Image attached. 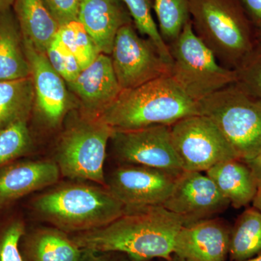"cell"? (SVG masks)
<instances>
[{"mask_svg": "<svg viewBox=\"0 0 261 261\" xmlns=\"http://www.w3.org/2000/svg\"><path fill=\"white\" fill-rule=\"evenodd\" d=\"M190 15L197 37L226 68L236 70L255 49L251 29L235 0H193Z\"/></svg>", "mask_w": 261, "mask_h": 261, "instance_id": "4", "label": "cell"}, {"mask_svg": "<svg viewBox=\"0 0 261 261\" xmlns=\"http://www.w3.org/2000/svg\"><path fill=\"white\" fill-rule=\"evenodd\" d=\"M29 208L37 219L69 234L103 227L126 211L107 187L78 180L45 189L30 200Z\"/></svg>", "mask_w": 261, "mask_h": 261, "instance_id": "2", "label": "cell"}, {"mask_svg": "<svg viewBox=\"0 0 261 261\" xmlns=\"http://www.w3.org/2000/svg\"><path fill=\"white\" fill-rule=\"evenodd\" d=\"M163 261H185V260H183V259L181 258V257H179L177 256V255H172V257H171V258L167 259V260H163Z\"/></svg>", "mask_w": 261, "mask_h": 261, "instance_id": "37", "label": "cell"}, {"mask_svg": "<svg viewBox=\"0 0 261 261\" xmlns=\"http://www.w3.org/2000/svg\"><path fill=\"white\" fill-rule=\"evenodd\" d=\"M113 130L97 118L84 116L68 126L53 159L61 176L106 187L104 166Z\"/></svg>", "mask_w": 261, "mask_h": 261, "instance_id": "7", "label": "cell"}, {"mask_svg": "<svg viewBox=\"0 0 261 261\" xmlns=\"http://www.w3.org/2000/svg\"><path fill=\"white\" fill-rule=\"evenodd\" d=\"M61 176L54 160L20 159L0 168V211L56 185Z\"/></svg>", "mask_w": 261, "mask_h": 261, "instance_id": "14", "label": "cell"}, {"mask_svg": "<svg viewBox=\"0 0 261 261\" xmlns=\"http://www.w3.org/2000/svg\"><path fill=\"white\" fill-rule=\"evenodd\" d=\"M57 35L74 56L82 70L89 66L100 53L78 19L61 25Z\"/></svg>", "mask_w": 261, "mask_h": 261, "instance_id": "27", "label": "cell"}, {"mask_svg": "<svg viewBox=\"0 0 261 261\" xmlns=\"http://www.w3.org/2000/svg\"><path fill=\"white\" fill-rule=\"evenodd\" d=\"M44 1L60 27L78 19L81 0H44Z\"/></svg>", "mask_w": 261, "mask_h": 261, "instance_id": "31", "label": "cell"}, {"mask_svg": "<svg viewBox=\"0 0 261 261\" xmlns=\"http://www.w3.org/2000/svg\"><path fill=\"white\" fill-rule=\"evenodd\" d=\"M261 254V212L255 208L244 211L231 228L230 261L252 258Z\"/></svg>", "mask_w": 261, "mask_h": 261, "instance_id": "23", "label": "cell"}, {"mask_svg": "<svg viewBox=\"0 0 261 261\" xmlns=\"http://www.w3.org/2000/svg\"><path fill=\"white\" fill-rule=\"evenodd\" d=\"M170 128L173 145L185 171L205 172L218 163L239 159L221 130L207 117H187Z\"/></svg>", "mask_w": 261, "mask_h": 261, "instance_id": "8", "label": "cell"}, {"mask_svg": "<svg viewBox=\"0 0 261 261\" xmlns=\"http://www.w3.org/2000/svg\"><path fill=\"white\" fill-rule=\"evenodd\" d=\"M126 7L130 18L133 19L135 28L141 35L149 39L160 56L170 66H172V57L169 47L163 41L160 33L159 25L152 15L153 2L152 0H121Z\"/></svg>", "mask_w": 261, "mask_h": 261, "instance_id": "25", "label": "cell"}, {"mask_svg": "<svg viewBox=\"0 0 261 261\" xmlns=\"http://www.w3.org/2000/svg\"><path fill=\"white\" fill-rule=\"evenodd\" d=\"M49 63L67 83L73 82L82 71L78 61L57 35L46 51Z\"/></svg>", "mask_w": 261, "mask_h": 261, "instance_id": "29", "label": "cell"}, {"mask_svg": "<svg viewBox=\"0 0 261 261\" xmlns=\"http://www.w3.org/2000/svg\"><path fill=\"white\" fill-rule=\"evenodd\" d=\"M29 76L23 35L14 12L8 8L0 12V82Z\"/></svg>", "mask_w": 261, "mask_h": 261, "instance_id": "20", "label": "cell"}, {"mask_svg": "<svg viewBox=\"0 0 261 261\" xmlns=\"http://www.w3.org/2000/svg\"><path fill=\"white\" fill-rule=\"evenodd\" d=\"M172 57L171 75L195 102L236 83V70L219 63L194 31L191 20L169 46Z\"/></svg>", "mask_w": 261, "mask_h": 261, "instance_id": "6", "label": "cell"}, {"mask_svg": "<svg viewBox=\"0 0 261 261\" xmlns=\"http://www.w3.org/2000/svg\"><path fill=\"white\" fill-rule=\"evenodd\" d=\"M194 115H200L198 104L167 75L136 88L121 90L97 118L114 130H126L171 126Z\"/></svg>", "mask_w": 261, "mask_h": 261, "instance_id": "3", "label": "cell"}, {"mask_svg": "<svg viewBox=\"0 0 261 261\" xmlns=\"http://www.w3.org/2000/svg\"><path fill=\"white\" fill-rule=\"evenodd\" d=\"M252 205H253L254 208L257 209L261 212V179L259 180L256 195L252 200Z\"/></svg>", "mask_w": 261, "mask_h": 261, "instance_id": "35", "label": "cell"}, {"mask_svg": "<svg viewBox=\"0 0 261 261\" xmlns=\"http://www.w3.org/2000/svg\"><path fill=\"white\" fill-rule=\"evenodd\" d=\"M68 84L80 98L83 106V116L91 118H97L122 90L113 70L111 56L103 53H99L75 80Z\"/></svg>", "mask_w": 261, "mask_h": 261, "instance_id": "16", "label": "cell"}, {"mask_svg": "<svg viewBox=\"0 0 261 261\" xmlns=\"http://www.w3.org/2000/svg\"><path fill=\"white\" fill-rule=\"evenodd\" d=\"M205 173L235 208L248 205L256 195L259 181L250 166L242 160L218 163Z\"/></svg>", "mask_w": 261, "mask_h": 261, "instance_id": "19", "label": "cell"}, {"mask_svg": "<svg viewBox=\"0 0 261 261\" xmlns=\"http://www.w3.org/2000/svg\"><path fill=\"white\" fill-rule=\"evenodd\" d=\"M29 121L16 122L0 130V168L20 160L32 150Z\"/></svg>", "mask_w": 261, "mask_h": 261, "instance_id": "28", "label": "cell"}, {"mask_svg": "<svg viewBox=\"0 0 261 261\" xmlns=\"http://www.w3.org/2000/svg\"><path fill=\"white\" fill-rule=\"evenodd\" d=\"M236 71V83L247 93L261 100V47L255 48Z\"/></svg>", "mask_w": 261, "mask_h": 261, "instance_id": "30", "label": "cell"}, {"mask_svg": "<svg viewBox=\"0 0 261 261\" xmlns=\"http://www.w3.org/2000/svg\"><path fill=\"white\" fill-rule=\"evenodd\" d=\"M251 168L252 172L256 176L257 180L261 179V147L255 158L245 162Z\"/></svg>", "mask_w": 261, "mask_h": 261, "instance_id": "34", "label": "cell"}, {"mask_svg": "<svg viewBox=\"0 0 261 261\" xmlns=\"http://www.w3.org/2000/svg\"><path fill=\"white\" fill-rule=\"evenodd\" d=\"M88 252V251H87ZM87 261H153L140 260L133 258L123 252L109 251L102 252H88Z\"/></svg>", "mask_w": 261, "mask_h": 261, "instance_id": "32", "label": "cell"}, {"mask_svg": "<svg viewBox=\"0 0 261 261\" xmlns=\"http://www.w3.org/2000/svg\"><path fill=\"white\" fill-rule=\"evenodd\" d=\"M19 248L23 261H87L88 257L69 233L49 225L27 226Z\"/></svg>", "mask_w": 261, "mask_h": 261, "instance_id": "18", "label": "cell"}, {"mask_svg": "<svg viewBox=\"0 0 261 261\" xmlns=\"http://www.w3.org/2000/svg\"><path fill=\"white\" fill-rule=\"evenodd\" d=\"M78 20L94 41L99 53L110 56L119 29L132 23L121 0H81Z\"/></svg>", "mask_w": 261, "mask_h": 261, "instance_id": "17", "label": "cell"}, {"mask_svg": "<svg viewBox=\"0 0 261 261\" xmlns=\"http://www.w3.org/2000/svg\"><path fill=\"white\" fill-rule=\"evenodd\" d=\"M111 55L122 90L171 75V67L163 61L153 43L140 37L132 23L123 25L117 33Z\"/></svg>", "mask_w": 261, "mask_h": 261, "instance_id": "10", "label": "cell"}, {"mask_svg": "<svg viewBox=\"0 0 261 261\" xmlns=\"http://www.w3.org/2000/svg\"><path fill=\"white\" fill-rule=\"evenodd\" d=\"M27 227L20 211L12 207L0 211V261H23L19 243Z\"/></svg>", "mask_w": 261, "mask_h": 261, "instance_id": "26", "label": "cell"}, {"mask_svg": "<svg viewBox=\"0 0 261 261\" xmlns=\"http://www.w3.org/2000/svg\"><path fill=\"white\" fill-rule=\"evenodd\" d=\"M253 20L261 27V0H242Z\"/></svg>", "mask_w": 261, "mask_h": 261, "instance_id": "33", "label": "cell"}, {"mask_svg": "<svg viewBox=\"0 0 261 261\" xmlns=\"http://www.w3.org/2000/svg\"><path fill=\"white\" fill-rule=\"evenodd\" d=\"M111 140L113 153L120 164L157 168L176 177L185 171L173 145L170 126L114 130Z\"/></svg>", "mask_w": 261, "mask_h": 261, "instance_id": "9", "label": "cell"}, {"mask_svg": "<svg viewBox=\"0 0 261 261\" xmlns=\"http://www.w3.org/2000/svg\"><path fill=\"white\" fill-rule=\"evenodd\" d=\"M229 205L205 173L187 171L176 177L171 195L163 205L185 220V225L215 218Z\"/></svg>", "mask_w": 261, "mask_h": 261, "instance_id": "12", "label": "cell"}, {"mask_svg": "<svg viewBox=\"0 0 261 261\" xmlns=\"http://www.w3.org/2000/svg\"><path fill=\"white\" fill-rule=\"evenodd\" d=\"M258 37H259V40H260V42H261V30H260V33H259Z\"/></svg>", "mask_w": 261, "mask_h": 261, "instance_id": "39", "label": "cell"}, {"mask_svg": "<svg viewBox=\"0 0 261 261\" xmlns=\"http://www.w3.org/2000/svg\"><path fill=\"white\" fill-rule=\"evenodd\" d=\"M185 225V220L163 205L149 206L126 209L103 227L70 236L85 251L120 252L140 260H167Z\"/></svg>", "mask_w": 261, "mask_h": 261, "instance_id": "1", "label": "cell"}, {"mask_svg": "<svg viewBox=\"0 0 261 261\" xmlns=\"http://www.w3.org/2000/svg\"><path fill=\"white\" fill-rule=\"evenodd\" d=\"M240 261H261V254H260V255H257V256L252 257V258L247 259V260Z\"/></svg>", "mask_w": 261, "mask_h": 261, "instance_id": "38", "label": "cell"}, {"mask_svg": "<svg viewBox=\"0 0 261 261\" xmlns=\"http://www.w3.org/2000/svg\"><path fill=\"white\" fill-rule=\"evenodd\" d=\"M200 115L221 130L238 159L247 162L261 147V100L238 84L228 85L199 101Z\"/></svg>", "mask_w": 261, "mask_h": 261, "instance_id": "5", "label": "cell"}, {"mask_svg": "<svg viewBox=\"0 0 261 261\" xmlns=\"http://www.w3.org/2000/svg\"><path fill=\"white\" fill-rule=\"evenodd\" d=\"M231 228L212 218L185 225L176 235L173 254L185 261H226Z\"/></svg>", "mask_w": 261, "mask_h": 261, "instance_id": "15", "label": "cell"}, {"mask_svg": "<svg viewBox=\"0 0 261 261\" xmlns=\"http://www.w3.org/2000/svg\"><path fill=\"white\" fill-rule=\"evenodd\" d=\"M34 89V106L38 118L48 128L61 124L70 106L65 81L51 66L46 53L38 50L23 37Z\"/></svg>", "mask_w": 261, "mask_h": 261, "instance_id": "13", "label": "cell"}, {"mask_svg": "<svg viewBox=\"0 0 261 261\" xmlns=\"http://www.w3.org/2000/svg\"><path fill=\"white\" fill-rule=\"evenodd\" d=\"M193 0H153V10L158 19L161 37L168 47L191 20Z\"/></svg>", "mask_w": 261, "mask_h": 261, "instance_id": "24", "label": "cell"}, {"mask_svg": "<svg viewBox=\"0 0 261 261\" xmlns=\"http://www.w3.org/2000/svg\"><path fill=\"white\" fill-rule=\"evenodd\" d=\"M12 7L23 37L46 53L60 25L44 0H14Z\"/></svg>", "mask_w": 261, "mask_h": 261, "instance_id": "21", "label": "cell"}, {"mask_svg": "<svg viewBox=\"0 0 261 261\" xmlns=\"http://www.w3.org/2000/svg\"><path fill=\"white\" fill-rule=\"evenodd\" d=\"M32 76L0 82V130L29 120L34 106Z\"/></svg>", "mask_w": 261, "mask_h": 261, "instance_id": "22", "label": "cell"}, {"mask_svg": "<svg viewBox=\"0 0 261 261\" xmlns=\"http://www.w3.org/2000/svg\"><path fill=\"white\" fill-rule=\"evenodd\" d=\"M176 176L157 168L121 164L106 174V186L126 209L163 205Z\"/></svg>", "mask_w": 261, "mask_h": 261, "instance_id": "11", "label": "cell"}, {"mask_svg": "<svg viewBox=\"0 0 261 261\" xmlns=\"http://www.w3.org/2000/svg\"><path fill=\"white\" fill-rule=\"evenodd\" d=\"M13 3L14 0H0V12L11 8Z\"/></svg>", "mask_w": 261, "mask_h": 261, "instance_id": "36", "label": "cell"}]
</instances>
